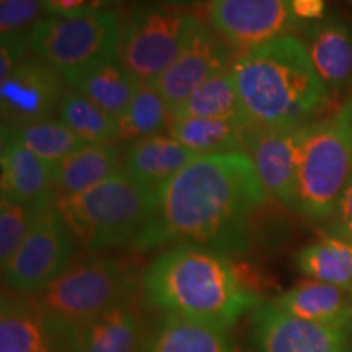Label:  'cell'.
I'll return each mask as SVG.
<instances>
[{"label":"cell","instance_id":"6da1fadb","mask_svg":"<svg viewBox=\"0 0 352 352\" xmlns=\"http://www.w3.org/2000/svg\"><path fill=\"white\" fill-rule=\"evenodd\" d=\"M266 199L246 152L197 157L158 189L151 222L131 250L191 243L241 256L252 248L254 217Z\"/></svg>","mask_w":352,"mask_h":352},{"label":"cell","instance_id":"7a4b0ae2","mask_svg":"<svg viewBox=\"0 0 352 352\" xmlns=\"http://www.w3.org/2000/svg\"><path fill=\"white\" fill-rule=\"evenodd\" d=\"M142 300L162 315L227 328L263 303L256 290L241 279L230 256L191 243L170 246L148 264L142 274Z\"/></svg>","mask_w":352,"mask_h":352},{"label":"cell","instance_id":"3957f363","mask_svg":"<svg viewBox=\"0 0 352 352\" xmlns=\"http://www.w3.org/2000/svg\"><path fill=\"white\" fill-rule=\"evenodd\" d=\"M230 70L250 127L305 126L331 96L296 34L240 52Z\"/></svg>","mask_w":352,"mask_h":352},{"label":"cell","instance_id":"277c9868","mask_svg":"<svg viewBox=\"0 0 352 352\" xmlns=\"http://www.w3.org/2000/svg\"><path fill=\"white\" fill-rule=\"evenodd\" d=\"M157 192L124 170L76 196L57 197L54 208L78 245L90 253L132 248L151 222Z\"/></svg>","mask_w":352,"mask_h":352},{"label":"cell","instance_id":"5b68a950","mask_svg":"<svg viewBox=\"0 0 352 352\" xmlns=\"http://www.w3.org/2000/svg\"><path fill=\"white\" fill-rule=\"evenodd\" d=\"M142 277L122 259L91 253L76 258L54 283L38 294L41 310L57 324L77 329L113 308L138 298Z\"/></svg>","mask_w":352,"mask_h":352},{"label":"cell","instance_id":"8992f818","mask_svg":"<svg viewBox=\"0 0 352 352\" xmlns=\"http://www.w3.org/2000/svg\"><path fill=\"white\" fill-rule=\"evenodd\" d=\"M352 175V95L328 116L308 122L298 160L296 212L328 220Z\"/></svg>","mask_w":352,"mask_h":352},{"label":"cell","instance_id":"52a82bcc","mask_svg":"<svg viewBox=\"0 0 352 352\" xmlns=\"http://www.w3.org/2000/svg\"><path fill=\"white\" fill-rule=\"evenodd\" d=\"M122 23L116 12L50 15L30 36V47L65 83L88 70L120 59Z\"/></svg>","mask_w":352,"mask_h":352},{"label":"cell","instance_id":"ba28073f","mask_svg":"<svg viewBox=\"0 0 352 352\" xmlns=\"http://www.w3.org/2000/svg\"><path fill=\"white\" fill-rule=\"evenodd\" d=\"M199 20L184 7H134L122 23L121 64L138 83H155L186 47Z\"/></svg>","mask_w":352,"mask_h":352},{"label":"cell","instance_id":"9c48e42d","mask_svg":"<svg viewBox=\"0 0 352 352\" xmlns=\"http://www.w3.org/2000/svg\"><path fill=\"white\" fill-rule=\"evenodd\" d=\"M78 241L54 206L44 209L10 261L2 266L3 289L38 296L76 259Z\"/></svg>","mask_w":352,"mask_h":352},{"label":"cell","instance_id":"30bf717a","mask_svg":"<svg viewBox=\"0 0 352 352\" xmlns=\"http://www.w3.org/2000/svg\"><path fill=\"white\" fill-rule=\"evenodd\" d=\"M209 25L236 52L298 32L292 0H209Z\"/></svg>","mask_w":352,"mask_h":352},{"label":"cell","instance_id":"8fae6325","mask_svg":"<svg viewBox=\"0 0 352 352\" xmlns=\"http://www.w3.org/2000/svg\"><path fill=\"white\" fill-rule=\"evenodd\" d=\"M67 83L46 60L32 51L0 80L2 131L51 120L59 113Z\"/></svg>","mask_w":352,"mask_h":352},{"label":"cell","instance_id":"7c38bea8","mask_svg":"<svg viewBox=\"0 0 352 352\" xmlns=\"http://www.w3.org/2000/svg\"><path fill=\"white\" fill-rule=\"evenodd\" d=\"M236 56L212 26L199 20L182 54L153 85L175 111L192 91L230 69Z\"/></svg>","mask_w":352,"mask_h":352},{"label":"cell","instance_id":"4fadbf2b","mask_svg":"<svg viewBox=\"0 0 352 352\" xmlns=\"http://www.w3.org/2000/svg\"><path fill=\"white\" fill-rule=\"evenodd\" d=\"M351 329L300 320L271 302L252 314L254 352H352Z\"/></svg>","mask_w":352,"mask_h":352},{"label":"cell","instance_id":"5bb4252c","mask_svg":"<svg viewBox=\"0 0 352 352\" xmlns=\"http://www.w3.org/2000/svg\"><path fill=\"white\" fill-rule=\"evenodd\" d=\"M305 126L248 127L245 152L252 158L267 196L296 210L298 160Z\"/></svg>","mask_w":352,"mask_h":352},{"label":"cell","instance_id":"9a60e30c","mask_svg":"<svg viewBox=\"0 0 352 352\" xmlns=\"http://www.w3.org/2000/svg\"><path fill=\"white\" fill-rule=\"evenodd\" d=\"M0 352H74L72 331L44 314L34 296L3 289Z\"/></svg>","mask_w":352,"mask_h":352},{"label":"cell","instance_id":"2e32d148","mask_svg":"<svg viewBox=\"0 0 352 352\" xmlns=\"http://www.w3.org/2000/svg\"><path fill=\"white\" fill-rule=\"evenodd\" d=\"M296 36L305 46L311 64L329 95H352V30L336 13L305 23Z\"/></svg>","mask_w":352,"mask_h":352},{"label":"cell","instance_id":"e0dca14e","mask_svg":"<svg viewBox=\"0 0 352 352\" xmlns=\"http://www.w3.org/2000/svg\"><path fill=\"white\" fill-rule=\"evenodd\" d=\"M2 199L38 209L54 206V165L15 140L2 139Z\"/></svg>","mask_w":352,"mask_h":352},{"label":"cell","instance_id":"ac0fdd59","mask_svg":"<svg viewBox=\"0 0 352 352\" xmlns=\"http://www.w3.org/2000/svg\"><path fill=\"white\" fill-rule=\"evenodd\" d=\"M142 352H241L232 328L195 318L162 315L147 328Z\"/></svg>","mask_w":352,"mask_h":352},{"label":"cell","instance_id":"d6986e66","mask_svg":"<svg viewBox=\"0 0 352 352\" xmlns=\"http://www.w3.org/2000/svg\"><path fill=\"white\" fill-rule=\"evenodd\" d=\"M70 331L74 352H142L147 328L132 300Z\"/></svg>","mask_w":352,"mask_h":352},{"label":"cell","instance_id":"ffe728a7","mask_svg":"<svg viewBox=\"0 0 352 352\" xmlns=\"http://www.w3.org/2000/svg\"><path fill=\"white\" fill-rule=\"evenodd\" d=\"M124 170V148L116 142L85 144L54 165L56 197L76 196Z\"/></svg>","mask_w":352,"mask_h":352},{"label":"cell","instance_id":"44dd1931","mask_svg":"<svg viewBox=\"0 0 352 352\" xmlns=\"http://www.w3.org/2000/svg\"><path fill=\"white\" fill-rule=\"evenodd\" d=\"M197 157L199 155L170 134H160L127 145L124 148V171L135 182L157 192Z\"/></svg>","mask_w":352,"mask_h":352},{"label":"cell","instance_id":"7402d4cb","mask_svg":"<svg viewBox=\"0 0 352 352\" xmlns=\"http://www.w3.org/2000/svg\"><path fill=\"white\" fill-rule=\"evenodd\" d=\"M271 303L285 314L311 323L336 328L352 327L351 294L318 280H302Z\"/></svg>","mask_w":352,"mask_h":352},{"label":"cell","instance_id":"603a6c76","mask_svg":"<svg viewBox=\"0 0 352 352\" xmlns=\"http://www.w3.org/2000/svg\"><path fill=\"white\" fill-rule=\"evenodd\" d=\"M248 126L235 120L173 118L168 134L196 155L245 152Z\"/></svg>","mask_w":352,"mask_h":352},{"label":"cell","instance_id":"cb8c5ba5","mask_svg":"<svg viewBox=\"0 0 352 352\" xmlns=\"http://www.w3.org/2000/svg\"><path fill=\"white\" fill-rule=\"evenodd\" d=\"M139 85L140 83L132 78L120 59L98 65L67 82L69 88L83 98L90 100L116 120H120L121 114L131 104Z\"/></svg>","mask_w":352,"mask_h":352},{"label":"cell","instance_id":"d4e9b609","mask_svg":"<svg viewBox=\"0 0 352 352\" xmlns=\"http://www.w3.org/2000/svg\"><path fill=\"white\" fill-rule=\"evenodd\" d=\"M173 122V111L153 83H140L131 104L118 120V145L166 134Z\"/></svg>","mask_w":352,"mask_h":352},{"label":"cell","instance_id":"484cf974","mask_svg":"<svg viewBox=\"0 0 352 352\" xmlns=\"http://www.w3.org/2000/svg\"><path fill=\"white\" fill-rule=\"evenodd\" d=\"M296 266L308 279L351 292L352 243L340 236L327 233L320 240L303 246L296 254Z\"/></svg>","mask_w":352,"mask_h":352},{"label":"cell","instance_id":"4316f807","mask_svg":"<svg viewBox=\"0 0 352 352\" xmlns=\"http://www.w3.org/2000/svg\"><path fill=\"white\" fill-rule=\"evenodd\" d=\"M173 118L235 120L248 126L230 69L192 91L186 101L175 109Z\"/></svg>","mask_w":352,"mask_h":352},{"label":"cell","instance_id":"83f0119b","mask_svg":"<svg viewBox=\"0 0 352 352\" xmlns=\"http://www.w3.org/2000/svg\"><path fill=\"white\" fill-rule=\"evenodd\" d=\"M2 139L15 140L52 165L59 164L70 153L85 145L80 138H77L63 121L56 118L32 122L15 129H3Z\"/></svg>","mask_w":352,"mask_h":352},{"label":"cell","instance_id":"f1b7e54d","mask_svg":"<svg viewBox=\"0 0 352 352\" xmlns=\"http://www.w3.org/2000/svg\"><path fill=\"white\" fill-rule=\"evenodd\" d=\"M59 120L85 144L116 142L118 120L67 88L59 107Z\"/></svg>","mask_w":352,"mask_h":352},{"label":"cell","instance_id":"f546056e","mask_svg":"<svg viewBox=\"0 0 352 352\" xmlns=\"http://www.w3.org/2000/svg\"><path fill=\"white\" fill-rule=\"evenodd\" d=\"M43 210L12 201H0V264L2 266H6L16 253Z\"/></svg>","mask_w":352,"mask_h":352},{"label":"cell","instance_id":"4dcf8cb0","mask_svg":"<svg viewBox=\"0 0 352 352\" xmlns=\"http://www.w3.org/2000/svg\"><path fill=\"white\" fill-rule=\"evenodd\" d=\"M50 15L44 0H6L0 6V34L30 38Z\"/></svg>","mask_w":352,"mask_h":352},{"label":"cell","instance_id":"1f68e13d","mask_svg":"<svg viewBox=\"0 0 352 352\" xmlns=\"http://www.w3.org/2000/svg\"><path fill=\"white\" fill-rule=\"evenodd\" d=\"M0 80L7 78L32 52L28 36H0Z\"/></svg>","mask_w":352,"mask_h":352},{"label":"cell","instance_id":"d6a6232c","mask_svg":"<svg viewBox=\"0 0 352 352\" xmlns=\"http://www.w3.org/2000/svg\"><path fill=\"white\" fill-rule=\"evenodd\" d=\"M352 243V175L336 209L328 219V232Z\"/></svg>","mask_w":352,"mask_h":352},{"label":"cell","instance_id":"836d02e7","mask_svg":"<svg viewBox=\"0 0 352 352\" xmlns=\"http://www.w3.org/2000/svg\"><path fill=\"white\" fill-rule=\"evenodd\" d=\"M120 0H44L51 15H77V13L100 12L113 7Z\"/></svg>","mask_w":352,"mask_h":352},{"label":"cell","instance_id":"e575fe53","mask_svg":"<svg viewBox=\"0 0 352 352\" xmlns=\"http://www.w3.org/2000/svg\"><path fill=\"white\" fill-rule=\"evenodd\" d=\"M292 12L298 23L305 25L327 16L324 0H292Z\"/></svg>","mask_w":352,"mask_h":352},{"label":"cell","instance_id":"d590c367","mask_svg":"<svg viewBox=\"0 0 352 352\" xmlns=\"http://www.w3.org/2000/svg\"><path fill=\"white\" fill-rule=\"evenodd\" d=\"M157 2L164 3V6H171V7H188L191 6L195 0H157Z\"/></svg>","mask_w":352,"mask_h":352},{"label":"cell","instance_id":"8d00e7d4","mask_svg":"<svg viewBox=\"0 0 352 352\" xmlns=\"http://www.w3.org/2000/svg\"><path fill=\"white\" fill-rule=\"evenodd\" d=\"M347 3H349V7H351V10H352V0H346Z\"/></svg>","mask_w":352,"mask_h":352},{"label":"cell","instance_id":"74e56055","mask_svg":"<svg viewBox=\"0 0 352 352\" xmlns=\"http://www.w3.org/2000/svg\"><path fill=\"white\" fill-rule=\"evenodd\" d=\"M349 294H351V297H352V287H351V292Z\"/></svg>","mask_w":352,"mask_h":352},{"label":"cell","instance_id":"f35d334b","mask_svg":"<svg viewBox=\"0 0 352 352\" xmlns=\"http://www.w3.org/2000/svg\"><path fill=\"white\" fill-rule=\"evenodd\" d=\"M2 2H6V0H2Z\"/></svg>","mask_w":352,"mask_h":352}]
</instances>
